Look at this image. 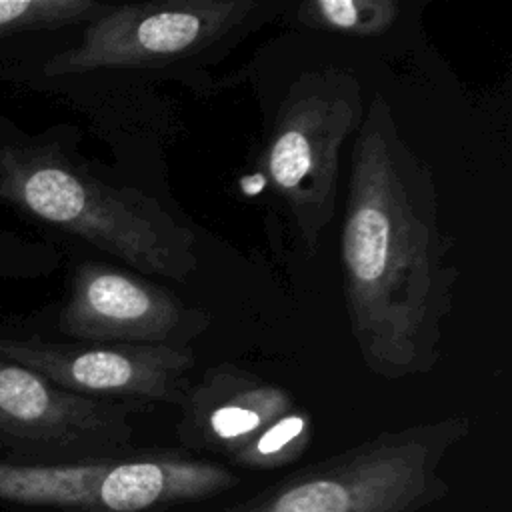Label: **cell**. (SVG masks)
Segmentation results:
<instances>
[{
	"label": "cell",
	"instance_id": "cell-13",
	"mask_svg": "<svg viewBox=\"0 0 512 512\" xmlns=\"http://www.w3.org/2000/svg\"><path fill=\"white\" fill-rule=\"evenodd\" d=\"M310 442V416L294 408L268 428L252 446L240 452L232 462L248 468H276L296 460Z\"/></svg>",
	"mask_w": 512,
	"mask_h": 512
},
{
	"label": "cell",
	"instance_id": "cell-10",
	"mask_svg": "<svg viewBox=\"0 0 512 512\" xmlns=\"http://www.w3.org/2000/svg\"><path fill=\"white\" fill-rule=\"evenodd\" d=\"M296 406L292 394L256 374L218 364L190 384L180 404V440L234 460Z\"/></svg>",
	"mask_w": 512,
	"mask_h": 512
},
{
	"label": "cell",
	"instance_id": "cell-4",
	"mask_svg": "<svg viewBox=\"0 0 512 512\" xmlns=\"http://www.w3.org/2000/svg\"><path fill=\"white\" fill-rule=\"evenodd\" d=\"M362 116L360 82L340 68L302 74L276 110L262 168L310 254L334 218L340 152Z\"/></svg>",
	"mask_w": 512,
	"mask_h": 512
},
{
	"label": "cell",
	"instance_id": "cell-11",
	"mask_svg": "<svg viewBox=\"0 0 512 512\" xmlns=\"http://www.w3.org/2000/svg\"><path fill=\"white\" fill-rule=\"evenodd\" d=\"M394 0H312L296 10L298 22L348 36H380L398 18Z\"/></svg>",
	"mask_w": 512,
	"mask_h": 512
},
{
	"label": "cell",
	"instance_id": "cell-5",
	"mask_svg": "<svg viewBox=\"0 0 512 512\" xmlns=\"http://www.w3.org/2000/svg\"><path fill=\"white\" fill-rule=\"evenodd\" d=\"M224 466L178 454H144L44 466L0 464V498L96 512H144L234 486Z\"/></svg>",
	"mask_w": 512,
	"mask_h": 512
},
{
	"label": "cell",
	"instance_id": "cell-8",
	"mask_svg": "<svg viewBox=\"0 0 512 512\" xmlns=\"http://www.w3.org/2000/svg\"><path fill=\"white\" fill-rule=\"evenodd\" d=\"M134 404L68 392L34 370L0 358V432L70 456L72 462L134 452Z\"/></svg>",
	"mask_w": 512,
	"mask_h": 512
},
{
	"label": "cell",
	"instance_id": "cell-9",
	"mask_svg": "<svg viewBox=\"0 0 512 512\" xmlns=\"http://www.w3.org/2000/svg\"><path fill=\"white\" fill-rule=\"evenodd\" d=\"M60 330L90 344L188 346L210 326L202 308L114 266L84 262L72 276Z\"/></svg>",
	"mask_w": 512,
	"mask_h": 512
},
{
	"label": "cell",
	"instance_id": "cell-6",
	"mask_svg": "<svg viewBox=\"0 0 512 512\" xmlns=\"http://www.w3.org/2000/svg\"><path fill=\"white\" fill-rule=\"evenodd\" d=\"M258 8L252 0H160L108 6L82 40L50 58L46 74L144 68L192 56L238 28Z\"/></svg>",
	"mask_w": 512,
	"mask_h": 512
},
{
	"label": "cell",
	"instance_id": "cell-7",
	"mask_svg": "<svg viewBox=\"0 0 512 512\" xmlns=\"http://www.w3.org/2000/svg\"><path fill=\"white\" fill-rule=\"evenodd\" d=\"M0 358L22 364L52 384L90 398L180 406L196 356L166 344H54L0 338Z\"/></svg>",
	"mask_w": 512,
	"mask_h": 512
},
{
	"label": "cell",
	"instance_id": "cell-2",
	"mask_svg": "<svg viewBox=\"0 0 512 512\" xmlns=\"http://www.w3.org/2000/svg\"><path fill=\"white\" fill-rule=\"evenodd\" d=\"M0 198L120 258L136 272L184 282L198 270L192 228L154 196L106 184L52 146L2 148Z\"/></svg>",
	"mask_w": 512,
	"mask_h": 512
},
{
	"label": "cell",
	"instance_id": "cell-3",
	"mask_svg": "<svg viewBox=\"0 0 512 512\" xmlns=\"http://www.w3.org/2000/svg\"><path fill=\"white\" fill-rule=\"evenodd\" d=\"M468 430L450 416L380 432L226 512H416L448 492L438 468Z\"/></svg>",
	"mask_w": 512,
	"mask_h": 512
},
{
	"label": "cell",
	"instance_id": "cell-1",
	"mask_svg": "<svg viewBox=\"0 0 512 512\" xmlns=\"http://www.w3.org/2000/svg\"><path fill=\"white\" fill-rule=\"evenodd\" d=\"M340 252L364 366L388 380L432 372L458 270L440 228L432 168L382 94L370 98L356 128Z\"/></svg>",
	"mask_w": 512,
	"mask_h": 512
},
{
	"label": "cell",
	"instance_id": "cell-12",
	"mask_svg": "<svg viewBox=\"0 0 512 512\" xmlns=\"http://www.w3.org/2000/svg\"><path fill=\"white\" fill-rule=\"evenodd\" d=\"M106 8L92 0H0V38L90 22Z\"/></svg>",
	"mask_w": 512,
	"mask_h": 512
}]
</instances>
